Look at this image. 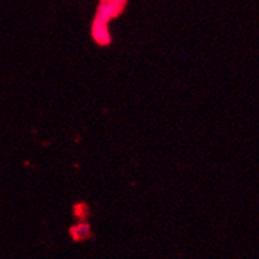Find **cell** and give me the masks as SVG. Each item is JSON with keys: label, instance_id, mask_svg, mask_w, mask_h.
<instances>
[{"label": "cell", "instance_id": "6da1fadb", "mask_svg": "<svg viewBox=\"0 0 259 259\" xmlns=\"http://www.w3.org/2000/svg\"><path fill=\"white\" fill-rule=\"evenodd\" d=\"M88 230H89V226L85 225V223H83V225H79L76 226V227L71 228V234L72 236H74V239L79 241L80 236L85 237V235L89 234Z\"/></svg>", "mask_w": 259, "mask_h": 259}, {"label": "cell", "instance_id": "7a4b0ae2", "mask_svg": "<svg viewBox=\"0 0 259 259\" xmlns=\"http://www.w3.org/2000/svg\"><path fill=\"white\" fill-rule=\"evenodd\" d=\"M81 211H88V208H87V205H84V204H77L76 206H75V215L80 217L81 215Z\"/></svg>", "mask_w": 259, "mask_h": 259}]
</instances>
